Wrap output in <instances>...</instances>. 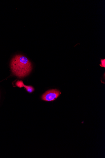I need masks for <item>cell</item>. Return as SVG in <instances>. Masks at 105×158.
Here are the masks:
<instances>
[{
    "label": "cell",
    "instance_id": "6da1fadb",
    "mask_svg": "<svg viewBox=\"0 0 105 158\" xmlns=\"http://www.w3.org/2000/svg\"><path fill=\"white\" fill-rule=\"evenodd\" d=\"M10 67L13 74L19 78L28 76L32 70V65L27 57L22 55H17L12 59Z\"/></svg>",
    "mask_w": 105,
    "mask_h": 158
},
{
    "label": "cell",
    "instance_id": "7a4b0ae2",
    "mask_svg": "<svg viewBox=\"0 0 105 158\" xmlns=\"http://www.w3.org/2000/svg\"><path fill=\"white\" fill-rule=\"evenodd\" d=\"M61 94L59 91L56 89L49 90L44 93L42 96V99L44 101L53 102Z\"/></svg>",
    "mask_w": 105,
    "mask_h": 158
},
{
    "label": "cell",
    "instance_id": "3957f363",
    "mask_svg": "<svg viewBox=\"0 0 105 158\" xmlns=\"http://www.w3.org/2000/svg\"><path fill=\"white\" fill-rule=\"evenodd\" d=\"M24 87L25 88L27 91L30 93H32L34 90V88L32 86L26 85H24Z\"/></svg>",
    "mask_w": 105,
    "mask_h": 158
},
{
    "label": "cell",
    "instance_id": "277c9868",
    "mask_svg": "<svg viewBox=\"0 0 105 158\" xmlns=\"http://www.w3.org/2000/svg\"><path fill=\"white\" fill-rule=\"evenodd\" d=\"M16 85L17 87L19 88H22L24 87V84L22 81H18L16 82Z\"/></svg>",
    "mask_w": 105,
    "mask_h": 158
},
{
    "label": "cell",
    "instance_id": "5b68a950",
    "mask_svg": "<svg viewBox=\"0 0 105 158\" xmlns=\"http://www.w3.org/2000/svg\"><path fill=\"white\" fill-rule=\"evenodd\" d=\"M100 65L102 67H105V60L104 59L101 60V64Z\"/></svg>",
    "mask_w": 105,
    "mask_h": 158
}]
</instances>
